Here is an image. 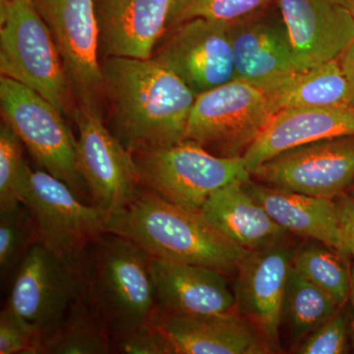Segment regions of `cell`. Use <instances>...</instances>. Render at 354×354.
Masks as SVG:
<instances>
[{
  "instance_id": "6da1fadb",
  "label": "cell",
  "mask_w": 354,
  "mask_h": 354,
  "mask_svg": "<svg viewBox=\"0 0 354 354\" xmlns=\"http://www.w3.org/2000/svg\"><path fill=\"white\" fill-rule=\"evenodd\" d=\"M101 68L109 102L108 128L129 152L185 140L197 95L176 74L153 58H104Z\"/></svg>"
},
{
  "instance_id": "7a4b0ae2",
  "label": "cell",
  "mask_w": 354,
  "mask_h": 354,
  "mask_svg": "<svg viewBox=\"0 0 354 354\" xmlns=\"http://www.w3.org/2000/svg\"><path fill=\"white\" fill-rule=\"evenodd\" d=\"M106 232L133 242L151 258L204 266L234 277L250 252L216 230L200 212L140 186L124 208L109 216Z\"/></svg>"
},
{
  "instance_id": "3957f363",
  "label": "cell",
  "mask_w": 354,
  "mask_h": 354,
  "mask_svg": "<svg viewBox=\"0 0 354 354\" xmlns=\"http://www.w3.org/2000/svg\"><path fill=\"white\" fill-rule=\"evenodd\" d=\"M150 260L133 242L111 232L88 245L86 297L111 337L148 323L157 311Z\"/></svg>"
},
{
  "instance_id": "277c9868",
  "label": "cell",
  "mask_w": 354,
  "mask_h": 354,
  "mask_svg": "<svg viewBox=\"0 0 354 354\" xmlns=\"http://www.w3.org/2000/svg\"><path fill=\"white\" fill-rule=\"evenodd\" d=\"M0 72L69 113L72 92L62 57L31 0L1 2Z\"/></svg>"
},
{
  "instance_id": "5b68a950",
  "label": "cell",
  "mask_w": 354,
  "mask_h": 354,
  "mask_svg": "<svg viewBox=\"0 0 354 354\" xmlns=\"http://www.w3.org/2000/svg\"><path fill=\"white\" fill-rule=\"evenodd\" d=\"M133 158L141 186L192 211L200 212L221 188L252 177L243 158L218 157L190 140Z\"/></svg>"
},
{
  "instance_id": "8992f818",
  "label": "cell",
  "mask_w": 354,
  "mask_h": 354,
  "mask_svg": "<svg viewBox=\"0 0 354 354\" xmlns=\"http://www.w3.org/2000/svg\"><path fill=\"white\" fill-rule=\"evenodd\" d=\"M0 106L41 169L69 186L81 201L92 205L79 167L76 138L64 114L32 88L0 77Z\"/></svg>"
},
{
  "instance_id": "52a82bcc",
  "label": "cell",
  "mask_w": 354,
  "mask_h": 354,
  "mask_svg": "<svg viewBox=\"0 0 354 354\" xmlns=\"http://www.w3.org/2000/svg\"><path fill=\"white\" fill-rule=\"evenodd\" d=\"M87 249L59 255L39 242L35 243L11 278L4 307L41 334L48 332L86 295Z\"/></svg>"
},
{
  "instance_id": "ba28073f",
  "label": "cell",
  "mask_w": 354,
  "mask_h": 354,
  "mask_svg": "<svg viewBox=\"0 0 354 354\" xmlns=\"http://www.w3.org/2000/svg\"><path fill=\"white\" fill-rule=\"evenodd\" d=\"M272 115L266 93L234 79L197 95L185 140L218 157L243 158Z\"/></svg>"
},
{
  "instance_id": "9c48e42d",
  "label": "cell",
  "mask_w": 354,
  "mask_h": 354,
  "mask_svg": "<svg viewBox=\"0 0 354 354\" xmlns=\"http://www.w3.org/2000/svg\"><path fill=\"white\" fill-rule=\"evenodd\" d=\"M21 203L34 220L39 243L59 255L82 252L106 232L109 214L81 201L64 181L28 164Z\"/></svg>"
},
{
  "instance_id": "30bf717a",
  "label": "cell",
  "mask_w": 354,
  "mask_h": 354,
  "mask_svg": "<svg viewBox=\"0 0 354 354\" xmlns=\"http://www.w3.org/2000/svg\"><path fill=\"white\" fill-rule=\"evenodd\" d=\"M50 30L72 94L79 104L100 111L104 80L95 0H31Z\"/></svg>"
},
{
  "instance_id": "8fae6325",
  "label": "cell",
  "mask_w": 354,
  "mask_h": 354,
  "mask_svg": "<svg viewBox=\"0 0 354 354\" xmlns=\"http://www.w3.org/2000/svg\"><path fill=\"white\" fill-rule=\"evenodd\" d=\"M251 176L274 187L335 199L354 186V136L288 149L263 162Z\"/></svg>"
},
{
  "instance_id": "7c38bea8",
  "label": "cell",
  "mask_w": 354,
  "mask_h": 354,
  "mask_svg": "<svg viewBox=\"0 0 354 354\" xmlns=\"http://www.w3.org/2000/svg\"><path fill=\"white\" fill-rule=\"evenodd\" d=\"M73 115L79 167L91 202L111 215L124 208L141 186L133 153L109 131L100 111L79 104Z\"/></svg>"
},
{
  "instance_id": "4fadbf2b",
  "label": "cell",
  "mask_w": 354,
  "mask_h": 354,
  "mask_svg": "<svg viewBox=\"0 0 354 354\" xmlns=\"http://www.w3.org/2000/svg\"><path fill=\"white\" fill-rule=\"evenodd\" d=\"M300 243L295 237L242 259L234 276L235 309L271 348L281 351V309L286 281Z\"/></svg>"
},
{
  "instance_id": "5bb4252c",
  "label": "cell",
  "mask_w": 354,
  "mask_h": 354,
  "mask_svg": "<svg viewBox=\"0 0 354 354\" xmlns=\"http://www.w3.org/2000/svg\"><path fill=\"white\" fill-rule=\"evenodd\" d=\"M230 23L197 18L171 30V38L153 55L195 95L235 79Z\"/></svg>"
},
{
  "instance_id": "9a60e30c",
  "label": "cell",
  "mask_w": 354,
  "mask_h": 354,
  "mask_svg": "<svg viewBox=\"0 0 354 354\" xmlns=\"http://www.w3.org/2000/svg\"><path fill=\"white\" fill-rule=\"evenodd\" d=\"M266 10L230 23L227 32L235 79L269 95L288 85L298 71L283 15L278 17Z\"/></svg>"
},
{
  "instance_id": "2e32d148",
  "label": "cell",
  "mask_w": 354,
  "mask_h": 354,
  "mask_svg": "<svg viewBox=\"0 0 354 354\" xmlns=\"http://www.w3.org/2000/svg\"><path fill=\"white\" fill-rule=\"evenodd\" d=\"M298 72L339 59L354 39V18L344 0H277Z\"/></svg>"
},
{
  "instance_id": "e0dca14e",
  "label": "cell",
  "mask_w": 354,
  "mask_h": 354,
  "mask_svg": "<svg viewBox=\"0 0 354 354\" xmlns=\"http://www.w3.org/2000/svg\"><path fill=\"white\" fill-rule=\"evenodd\" d=\"M174 0H95L100 57L150 59Z\"/></svg>"
},
{
  "instance_id": "ac0fdd59",
  "label": "cell",
  "mask_w": 354,
  "mask_h": 354,
  "mask_svg": "<svg viewBox=\"0 0 354 354\" xmlns=\"http://www.w3.org/2000/svg\"><path fill=\"white\" fill-rule=\"evenodd\" d=\"M157 310L176 315H208L234 311L227 274L204 266L151 258Z\"/></svg>"
},
{
  "instance_id": "d6986e66",
  "label": "cell",
  "mask_w": 354,
  "mask_h": 354,
  "mask_svg": "<svg viewBox=\"0 0 354 354\" xmlns=\"http://www.w3.org/2000/svg\"><path fill=\"white\" fill-rule=\"evenodd\" d=\"M151 321L165 333L176 354L272 353L236 310L208 315H176L157 310Z\"/></svg>"
},
{
  "instance_id": "ffe728a7",
  "label": "cell",
  "mask_w": 354,
  "mask_h": 354,
  "mask_svg": "<svg viewBox=\"0 0 354 354\" xmlns=\"http://www.w3.org/2000/svg\"><path fill=\"white\" fill-rule=\"evenodd\" d=\"M354 136V106L290 108L274 113L269 124L243 156L252 174L283 151L319 140Z\"/></svg>"
},
{
  "instance_id": "44dd1931",
  "label": "cell",
  "mask_w": 354,
  "mask_h": 354,
  "mask_svg": "<svg viewBox=\"0 0 354 354\" xmlns=\"http://www.w3.org/2000/svg\"><path fill=\"white\" fill-rule=\"evenodd\" d=\"M242 185L286 232L295 237L321 242L348 257L335 199L302 194L251 179Z\"/></svg>"
},
{
  "instance_id": "7402d4cb",
  "label": "cell",
  "mask_w": 354,
  "mask_h": 354,
  "mask_svg": "<svg viewBox=\"0 0 354 354\" xmlns=\"http://www.w3.org/2000/svg\"><path fill=\"white\" fill-rule=\"evenodd\" d=\"M242 184H230L216 191L203 205L200 213L227 239L249 251L295 236L272 220Z\"/></svg>"
},
{
  "instance_id": "603a6c76",
  "label": "cell",
  "mask_w": 354,
  "mask_h": 354,
  "mask_svg": "<svg viewBox=\"0 0 354 354\" xmlns=\"http://www.w3.org/2000/svg\"><path fill=\"white\" fill-rule=\"evenodd\" d=\"M268 97L272 113L290 108L354 106L353 91L339 59L298 72L288 85Z\"/></svg>"
},
{
  "instance_id": "cb8c5ba5",
  "label": "cell",
  "mask_w": 354,
  "mask_h": 354,
  "mask_svg": "<svg viewBox=\"0 0 354 354\" xmlns=\"http://www.w3.org/2000/svg\"><path fill=\"white\" fill-rule=\"evenodd\" d=\"M111 335L87 297L77 299L43 335L39 354H109Z\"/></svg>"
},
{
  "instance_id": "d4e9b609",
  "label": "cell",
  "mask_w": 354,
  "mask_h": 354,
  "mask_svg": "<svg viewBox=\"0 0 354 354\" xmlns=\"http://www.w3.org/2000/svg\"><path fill=\"white\" fill-rule=\"evenodd\" d=\"M339 308L328 293L291 266L281 309V326H285L292 348L329 320Z\"/></svg>"
},
{
  "instance_id": "484cf974",
  "label": "cell",
  "mask_w": 354,
  "mask_h": 354,
  "mask_svg": "<svg viewBox=\"0 0 354 354\" xmlns=\"http://www.w3.org/2000/svg\"><path fill=\"white\" fill-rule=\"evenodd\" d=\"M346 258L321 242L310 241L298 247L292 267L342 307L351 297V271Z\"/></svg>"
},
{
  "instance_id": "4316f807",
  "label": "cell",
  "mask_w": 354,
  "mask_h": 354,
  "mask_svg": "<svg viewBox=\"0 0 354 354\" xmlns=\"http://www.w3.org/2000/svg\"><path fill=\"white\" fill-rule=\"evenodd\" d=\"M38 243L36 225L24 205L0 211V276L1 281L12 278L26 254Z\"/></svg>"
},
{
  "instance_id": "83f0119b",
  "label": "cell",
  "mask_w": 354,
  "mask_h": 354,
  "mask_svg": "<svg viewBox=\"0 0 354 354\" xmlns=\"http://www.w3.org/2000/svg\"><path fill=\"white\" fill-rule=\"evenodd\" d=\"M272 2L276 0H174L167 32L197 18L234 22L264 10Z\"/></svg>"
},
{
  "instance_id": "f1b7e54d",
  "label": "cell",
  "mask_w": 354,
  "mask_h": 354,
  "mask_svg": "<svg viewBox=\"0 0 354 354\" xmlns=\"http://www.w3.org/2000/svg\"><path fill=\"white\" fill-rule=\"evenodd\" d=\"M24 144L11 125L4 121L0 128V211L21 204L25 171Z\"/></svg>"
},
{
  "instance_id": "f546056e",
  "label": "cell",
  "mask_w": 354,
  "mask_h": 354,
  "mask_svg": "<svg viewBox=\"0 0 354 354\" xmlns=\"http://www.w3.org/2000/svg\"><path fill=\"white\" fill-rule=\"evenodd\" d=\"M351 320L346 305L334 316L292 348L297 354H342L348 353Z\"/></svg>"
},
{
  "instance_id": "4dcf8cb0",
  "label": "cell",
  "mask_w": 354,
  "mask_h": 354,
  "mask_svg": "<svg viewBox=\"0 0 354 354\" xmlns=\"http://www.w3.org/2000/svg\"><path fill=\"white\" fill-rule=\"evenodd\" d=\"M43 334L4 307L0 313V354H39Z\"/></svg>"
},
{
  "instance_id": "1f68e13d",
  "label": "cell",
  "mask_w": 354,
  "mask_h": 354,
  "mask_svg": "<svg viewBox=\"0 0 354 354\" xmlns=\"http://www.w3.org/2000/svg\"><path fill=\"white\" fill-rule=\"evenodd\" d=\"M113 353L176 354L167 335L152 321L111 337Z\"/></svg>"
},
{
  "instance_id": "d6a6232c",
  "label": "cell",
  "mask_w": 354,
  "mask_h": 354,
  "mask_svg": "<svg viewBox=\"0 0 354 354\" xmlns=\"http://www.w3.org/2000/svg\"><path fill=\"white\" fill-rule=\"evenodd\" d=\"M335 201L339 211L342 241L348 255L354 260V195L348 192L335 198Z\"/></svg>"
},
{
  "instance_id": "836d02e7",
  "label": "cell",
  "mask_w": 354,
  "mask_h": 354,
  "mask_svg": "<svg viewBox=\"0 0 354 354\" xmlns=\"http://www.w3.org/2000/svg\"><path fill=\"white\" fill-rule=\"evenodd\" d=\"M339 64L344 71V75L348 79L349 85L354 97V39L353 43L349 44L348 48L344 50L342 57L339 58Z\"/></svg>"
},
{
  "instance_id": "e575fe53",
  "label": "cell",
  "mask_w": 354,
  "mask_h": 354,
  "mask_svg": "<svg viewBox=\"0 0 354 354\" xmlns=\"http://www.w3.org/2000/svg\"><path fill=\"white\" fill-rule=\"evenodd\" d=\"M349 300L351 301L353 309V316L351 320V339L354 349V267L351 269V297H349Z\"/></svg>"
},
{
  "instance_id": "d590c367",
  "label": "cell",
  "mask_w": 354,
  "mask_h": 354,
  "mask_svg": "<svg viewBox=\"0 0 354 354\" xmlns=\"http://www.w3.org/2000/svg\"><path fill=\"white\" fill-rule=\"evenodd\" d=\"M344 4L348 7V10L353 14L354 18V0H344Z\"/></svg>"
},
{
  "instance_id": "8d00e7d4",
  "label": "cell",
  "mask_w": 354,
  "mask_h": 354,
  "mask_svg": "<svg viewBox=\"0 0 354 354\" xmlns=\"http://www.w3.org/2000/svg\"><path fill=\"white\" fill-rule=\"evenodd\" d=\"M348 193H351V194L354 195V186L353 188H351V190L348 191Z\"/></svg>"
},
{
  "instance_id": "74e56055",
  "label": "cell",
  "mask_w": 354,
  "mask_h": 354,
  "mask_svg": "<svg viewBox=\"0 0 354 354\" xmlns=\"http://www.w3.org/2000/svg\"><path fill=\"white\" fill-rule=\"evenodd\" d=\"M3 1H8V0H1V2H3Z\"/></svg>"
}]
</instances>
